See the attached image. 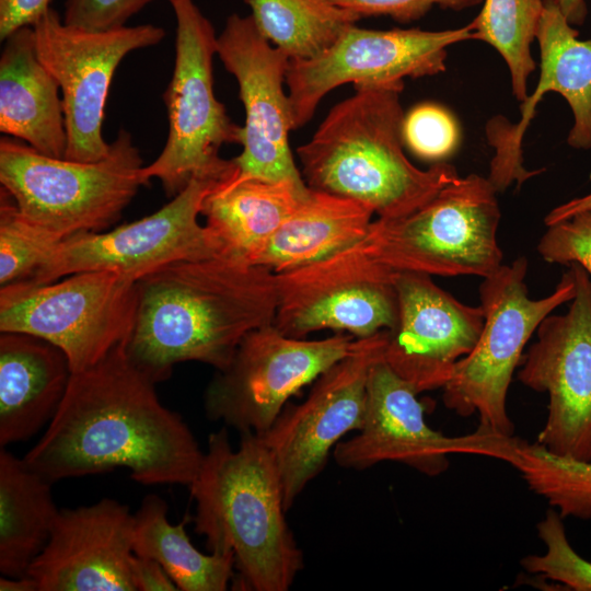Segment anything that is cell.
Wrapping results in <instances>:
<instances>
[{
  "instance_id": "1",
  "label": "cell",
  "mask_w": 591,
  "mask_h": 591,
  "mask_svg": "<svg viewBox=\"0 0 591 591\" xmlns=\"http://www.w3.org/2000/svg\"><path fill=\"white\" fill-rule=\"evenodd\" d=\"M126 343V341H125ZM125 343L73 372L53 420L23 457L49 483L128 468L142 485L195 479L204 453L182 416L128 358Z\"/></svg>"
},
{
  "instance_id": "2",
  "label": "cell",
  "mask_w": 591,
  "mask_h": 591,
  "mask_svg": "<svg viewBox=\"0 0 591 591\" xmlns=\"http://www.w3.org/2000/svg\"><path fill=\"white\" fill-rule=\"evenodd\" d=\"M137 296L125 350L155 384L178 362L225 369L248 333L274 323L279 300L275 273L221 255L163 266L137 280Z\"/></svg>"
},
{
  "instance_id": "3",
  "label": "cell",
  "mask_w": 591,
  "mask_h": 591,
  "mask_svg": "<svg viewBox=\"0 0 591 591\" xmlns=\"http://www.w3.org/2000/svg\"><path fill=\"white\" fill-rule=\"evenodd\" d=\"M189 489L195 532L206 537L210 553L234 556L237 586L289 590L304 558L286 520L280 475L263 437L241 433L233 449L225 428L210 433Z\"/></svg>"
},
{
  "instance_id": "4",
  "label": "cell",
  "mask_w": 591,
  "mask_h": 591,
  "mask_svg": "<svg viewBox=\"0 0 591 591\" xmlns=\"http://www.w3.org/2000/svg\"><path fill=\"white\" fill-rule=\"evenodd\" d=\"M403 89L404 83L355 86L331 108L297 149L309 188L351 198L390 220L414 212L460 178L449 163L421 170L405 155Z\"/></svg>"
},
{
  "instance_id": "5",
  "label": "cell",
  "mask_w": 591,
  "mask_h": 591,
  "mask_svg": "<svg viewBox=\"0 0 591 591\" xmlns=\"http://www.w3.org/2000/svg\"><path fill=\"white\" fill-rule=\"evenodd\" d=\"M130 134L120 129L105 158L78 162L39 153L24 141L0 140V183L21 213L62 240L102 232L148 185Z\"/></svg>"
},
{
  "instance_id": "6",
  "label": "cell",
  "mask_w": 591,
  "mask_h": 591,
  "mask_svg": "<svg viewBox=\"0 0 591 591\" xmlns=\"http://www.w3.org/2000/svg\"><path fill=\"white\" fill-rule=\"evenodd\" d=\"M497 193L488 177L460 176L414 212L373 220L360 244L392 271L485 278L502 265Z\"/></svg>"
},
{
  "instance_id": "7",
  "label": "cell",
  "mask_w": 591,
  "mask_h": 591,
  "mask_svg": "<svg viewBox=\"0 0 591 591\" xmlns=\"http://www.w3.org/2000/svg\"><path fill=\"white\" fill-rule=\"evenodd\" d=\"M528 259L518 257L483 278L479 305L484 326L474 349L454 367L442 387L447 408L467 417L477 414L479 428L512 437L514 426L507 410V396L523 351L541 322L576 294L572 270L561 276L555 290L541 299L529 296Z\"/></svg>"
},
{
  "instance_id": "8",
  "label": "cell",
  "mask_w": 591,
  "mask_h": 591,
  "mask_svg": "<svg viewBox=\"0 0 591 591\" xmlns=\"http://www.w3.org/2000/svg\"><path fill=\"white\" fill-rule=\"evenodd\" d=\"M176 19L175 63L163 95L169 134L159 157L143 167L158 178L167 197L182 192L195 176L230 179L233 160L220 158L223 144L240 143L242 127L231 120L213 91L212 59L217 38L210 21L194 0H167Z\"/></svg>"
},
{
  "instance_id": "9",
  "label": "cell",
  "mask_w": 591,
  "mask_h": 591,
  "mask_svg": "<svg viewBox=\"0 0 591 591\" xmlns=\"http://www.w3.org/2000/svg\"><path fill=\"white\" fill-rule=\"evenodd\" d=\"M137 281L112 270L80 271L49 283L0 288V331L48 340L83 371L127 341L135 325Z\"/></svg>"
},
{
  "instance_id": "10",
  "label": "cell",
  "mask_w": 591,
  "mask_h": 591,
  "mask_svg": "<svg viewBox=\"0 0 591 591\" xmlns=\"http://www.w3.org/2000/svg\"><path fill=\"white\" fill-rule=\"evenodd\" d=\"M355 340L346 333L317 340L293 338L274 323L252 331L230 364L209 382L204 395L206 416L240 434H264L288 399L344 358Z\"/></svg>"
},
{
  "instance_id": "11",
  "label": "cell",
  "mask_w": 591,
  "mask_h": 591,
  "mask_svg": "<svg viewBox=\"0 0 591 591\" xmlns=\"http://www.w3.org/2000/svg\"><path fill=\"white\" fill-rule=\"evenodd\" d=\"M414 387L384 359L374 363L367 383L361 428L333 451L337 465L362 471L381 462H396L434 477L444 473L452 454L480 455L510 463L518 438L477 428L448 437L430 428Z\"/></svg>"
},
{
  "instance_id": "12",
  "label": "cell",
  "mask_w": 591,
  "mask_h": 591,
  "mask_svg": "<svg viewBox=\"0 0 591 591\" xmlns=\"http://www.w3.org/2000/svg\"><path fill=\"white\" fill-rule=\"evenodd\" d=\"M33 28L38 58L61 92L67 132L65 159L102 160L111 148L102 128L114 73L130 51L159 44L165 31L153 24L82 30L63 23L51 8Z\"/></svg>"
},
{
  "instance_id": "13",
  "label": "cell",
  "mask_w": 591,
  "mask_h": 591,
  "mask_svg": "<svg viewBox=\"0 0 591 591\" xmlns=\"http://www.w3.org/2000/svg\"><path fill=\"white\" fill-rule=\"evenodd\" d=\"M387 341L386 329L356 338L351 350L314 381L306 398L287 403L262 434L280 475L287 511L323 471L329 451L347 432L361 428L369 373L384 359Z\"/></svg>"
},
{
  "instance_id": "14",
  "label": "cell",
  "mask_w": 591,
  "mask_h": 591,
  "mask_svg": "<svg viewBox=\"0 0 591 591\" xmlns=\"http://www.w3.org/2000/svg\"><path fill=\"white\" fill-rule=\"evenodd\" d=\"M225 181L195 176L150 216L108 232H86L62 240L27 280L49 283L80 271L112 270L137 281L172 263L220 255L198 216L205 198Z\"/></svg>"
},
{
  "instance_id": "15",
  "label": "cell",
  "mask_w": 591,
  "mask_h": 591,
  "mask_svg": "<svg viewBox=\"0 0 591 591\" xmlns=\"http://www.w3.org/2000/svg\"><path fill=\"white\" fill-rule=\"evenodd\" d=\"M468 39H475L468 24L443 31L352 25L323 54L289 61L286 84L293 128L304 126L324 96L346 83L396 84L443 72L448 47Z\"/></svg>"
},
{
  "instance_id": "16",
  "label": "cell",
  "mask_w": 591,
  "mask_h": 591,
  "mask_svg": "<svg viewBox=\"0 0 591 591\" xmlns=\"http://www.w3.org/2000/svg\"><path fill=\"white\" fill-rule=\"evenodd\" d=\"M567 266L576 294L567 312L541 322L518 380L548 396L536 442L556 455L591 462V277L579 264Z\"/></svg>"
},
{
  "instance_id": "17",
  "label": "cell",
  "mask_w": 591,
  "mask_h": 591,
  "mask_svg": "<svg viewBox=\"0 0 591 591\" xmlns=\"http://www.w3.org/2000/svg\"><path fill=\"white\" fill-rule=\"evenodd\" d=\"M394 273L358 242L314 264L276 274L274 325L293 338L323 329L356 338L392 331L398 320Z\"/></svg>"
},
{
  "instance_id": "18",
  "label": "cell",
  "mask_w": 591,
  "mask_h": 591,
  "mask_svg": "<svg viewBox=\"0 0 591 591\" xmlns=\"http://www.w3.org/2000/svg\"><path fill=\"white\" fill-rule=\"evenodd\" d=\"M217 56L236 79L245 109L235 179H288L306 185L289 144L293 120L285 92L289 57L257 30L251 15L231 14L217 38Z\"/></svg>"
},
{
  "instance_id": "19",
  "label": "cell",
  "mask_w": 591,
  "mask_h": 591,
  "mask_svg": "<svg viewBox=\"0 0 591 591\" xmlns=\"http://www.w3.org/2000/svg\"><path fill=\"white\" fill-rule=\"evenodd\" d=\"M393 281L398 320L389 331L384 360L418 394L442 389L476 346L483 309L459 301L426 274L395 271Z\"/></svg>"
},
{
  "instance_id": "20",
  "label": "cell",
  "mask_w": 591,
  "mask_h": 591,
  "mask_svg": "<svg viewBox=\"0 0 591 591\" xmlns=\"http://www.w3.org/2000/svg\"><path fill=\"white\" fill-rule=\"evenodd\" d=\"M535 39L540 47V77L535 90L521 102V119L511 124L502 117L490 119L486 134L495 154L488 178L497 192L513 183L520 187L541 171L524 167L522 140L540 100L553 91L569 104L575 123L567 142L576 149L591 148V40L578 38L555 0H544Z\"/></svg>"
},
{
  "instance_id": "21",
  "label": "cell",
  "mask_w": 591,
  "mask_h": 591,
  "mask_svg": "<svg viewBox=\"0 0 591 591\" xmlns=\"http://www.w3.org/2000/svg\"><path fill=\"white\" fill-rule=\"evenodd\" d=\"M134 524L129 508L111 498L60 509L27 575L38 591H136L130 570Z\"/></svg>"
},
{
  "instance_id": "22",
  "label": "cell",
  "mask_w": 591,
  "mask_h": 591,
  "mask_svg": "<svg viewBox=\"0 0 591 591\" xmlns=\"http://www.w3.org/2000/svg\"><path fill=\"white\" fill-rule=\"evenodd\" d=\"M72 370L66 354L40 337L1 332L0 447L26 441L55 417Z\"/></svg>"
},
{
  "instance_id": "23",
  "label": "cell",
  "mask_w": 591,
  "mask_h": 591,
  "mask_svg": "<svg viewBox=\"0 0 591 591\" xmlns=\"http://www.w3.org/2000/svg\"><path fill=\"white\" fill-rule=\"evenodd\" d=\"M0 57V131L63 159L67 132L59 85L38 58L33 26L4 40Z\"/></svg>"
},
{
  "instance_id": "24",
  "label": "cell",
  "mask_w": 591,
  "mask_h": 591,
  "mask_svg": "<svg viewBox=\"0 0 591 591\" xmlns=\"http://www.w3.org/2000/svg\"><path fill=\"white\" fill-rule=\"evenodd\" d=\"M309 192L288 179L233 177L205 198L201 215L221 256L252 264Z\"/></svg>"
},
{
  "instance_id": "25",
  "label": "cell",
  "mask_w": 591,
  "mask_h": 591,
  "mask_svg": "<svg viewBox=\"0 0 591 591\" xmlns=\"http://www.w3.org/2000/svg\"><path fill=\"white\" fill-rule=\"evenodd\" d=\"M373 215L357 200L310 188L252 264L281 274L320 262L360 242Z\"/></svg>"
},
{
  "instance_id": "26",
  "label": "cell",
  "mask_w": 591,
  "mask_h": 591,
  "mask_svg": "<svg viewBox=\"0 0 591 591\" xmlns=\"http://www.w3.org/2000/svg\"><path fill=\"white\" fill-rule=\"evenodd\" d=\"M51 483L0 447V572L27 573L46 546L60 509Z\"/></svg>"
},
{
  "instance_id": "27",
  "label": "cell",
  "mask_w": 591,
  "mask_h": 591,
  "mask_svg": "<svg viewBox=\"0 0 591 591\" xmlns=\"http://www.w3.org/2000/svg\"><path fill=\"white\" fill-rule=\"evenodd\" d=\"M167 503L158 495H147L134 524V554L157 560L181 591H224L234 576V556L204 554L185 531L189 521H167Z\"/></svg>"
},
{
  "instance_id": "28",
  "label": "cell",
  "mask_w": 591,
  "mask_h": 591,
  "mask_svg": "<svg viewBox=\"0 0 591 591\" xmlns=\"http://www.w3.org/2000/svg\"><path fill=\"white\" fill-rule=\"evenodd\" d=\"M259 33L290 60L312 59L361 18L332 0H244Z\"/></svg>"
},
{
  "instance_id": "29",
  "label": "cell",
  "mask_w": 591,
  "mask_h": 591,
  "mask_svg": "<svg viewBox=\"0 0 591 591\" xmlns=\"http://www.w3.org/2000/svg\"><path fill=\"white\" fill-rule=\"evenodd\" d=\"M544 9V0H484L478 15L468 23L475 39L494 47L508 66L517 101L528 97V80L536 62L531 45Z\"/></svg>"
},
{
  "instance_id": "30",
  "label": "cell",
  "mask_w": 591,
  "mask_h": 591,
  "mask_svg": "<svg viewBox=\"0 0 591 591\" xmlns=\"http://www.w3.org/2000/svg\"><path fill=\"white\" fill-rule=\"evenodd\" d=\"M509 464L563 519H591V462L559 456L537 442L518 439Z\"/></svg>"
},
{
  "instance_id": "31",
  "label": "cell",
  "mask_w": 591,
  "mask_h": 591,
  "mask_svg": "<svg viewBox=\"0 0 591 591\" xmlns=\"http://www.w3.org/2000/svg\"><path fill=\"white\" fill-rule=\"evenodd\" d=\"M62 239L32 222L12 197L0 193V286L30 279Z\"/></svg>"
},
{
  "instance_id": "32",
  "label": "cell",
  "mask_w": 591,
  "mask_h": 591,
  "mask_svg": "<svg viewBox=\"0 0 591 591\" xmlns=\"http://www.w3.org/2000/svg\"><path fill=\"white\" fill-rule=\"evenodd\" d=\"M563 520L554 508L547 510L536 525L545 553L528 555L521 559V565L528 572L561 583L570 590L591 591V561L573 549Z\"/></svg>"
},
{
  "instance_id": "33",
  "label": "cell",
  "mask_w": 591,
  "mask_h": 591,
  "mask_svg": "<svg viewBox=\"0 0 591 591\" xmlns=\"http://www.w3.org/2000/svg\"><path fill=\"white\" fill-rule=\"evenodd\" d=\"M403 141L424 160L439 161L450 155L460 141L456 119L444 107L421 103L413 107L403 119Z\"/></svg>"
},
{
  "instance_id": "34",
  "label": "cell",
  "mask_w": 591,
  "mask_h": 591,
  "mask_svg": "<svg viewBox=\"0 0 591 591\" xmlns=\"http://www.w3.org/2000/svg\"><path fill=\"white\" fill-rule=\"evenodd\" d=\"M537 252L551 264H579L591 277V210L548 225Z\"/></svg>"
},
{
  "instance_id": "35",
  "label": "cell",
  "mask_w": 591,
  "mask_h": 591,
  "mask_svg": "<svg viewBox=\"0 0 591 591\" xmlns=\"http://www.w3.org/2000/svg\"><path fill=\"white\" fill-rule=\"evenodd\" d=\"M153 0H66L62 21L67 25L107 31L125 23Z\"/></svg>"
},
{
  "instance_id": "36",
  "label": "cell",
  "mask_w": 591,
  "mask_h": 591,
  "mask_svg": "<svg viewBox=\"0 0 591 591\" xmlns=\"http://www.w3.org/2000/svg\"><path fill=\"white\" fill-rule=\"evenodd\" d=\"M360 18L386 15L397 22L409 23L422 18L433 7L461 11L484 0H332Z\"/></svg>"
},
{
  "instance_id": "37",
  "label": "cell",
  "mask_w": 591,
  "mask_h": 591,
  "mask_svg": "<svg viewBox=\"0 0 591 591\" xmlns=\"http://www.w3.org/2000/svg\"><path fill=\"white\" fill-rule=\"evenodd\" d=\"M50 0H0V39L19 28L33 26L50 8Z\"/></svg>"
},
{
  "instance_id": "38",
  "label": "cell",
  "mask_w": 591,
  "mask_h": 591,
  "mask_svg": "<svg viewBox=\"0 0 591 591\" xmlns=\"http://www.w3.org/2000/svg\"><path fill=\"white\" fill-rule=\"evenodd\" d=\"M131 579L136 591H176L178 588L164 568L154 559L135 555L131 558Z\"/></svg>"
},
{
  "instance_id": "39",
  "label": "cell",
  "mask_w": 591,
  "mask_h": 591,
  "mask_svg": "<svg viewBox=\"0 0 591 591\" xmlns=\"http://www.w3.org/2000/svg\"><path fill=\"white\" fill-rule=\"evenodd\" d=\"M587 210H591V193L555 207L545 216L544 223L548 227Z\"/></svg>"
},
{
  "instance_id": "40",
  "label": "cell",
  "mask_w": 591,
  "mask_h": 591,
  "mask_svg": "<svg viewBox=\"0 0 591 591\" xmlns=\"http://www.w3.org/2000/svg\"><path fill=\"white\" fill-rule=\"evenodd\" d=\"M559 10L571 25H581L586 21L588 9L586 0H555Z\"/></svg>"
},
{
  "instance_id": "41",
  "label": "cell",
  "mask_w": 591,
  "mask_h": 591,
  "mask_svg": "<svg viewBox=\"0 0 591 591\" xmlns=\"http://www.w3.org/2000/svg\"><path fill=\"white\" fill-rule=\"evenodd\" d=\"M1 591H38L37 582L27 573L20 577L0 578Z\"/></svg>"
}]
</instances>
